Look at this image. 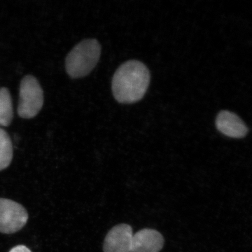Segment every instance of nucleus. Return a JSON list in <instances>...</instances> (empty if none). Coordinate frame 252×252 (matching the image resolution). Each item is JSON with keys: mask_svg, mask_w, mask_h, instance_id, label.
Returning a JSON list of instances; mask_svg holds the SVG:
<instances>
[{"mask_svg": "<svg viewBox=\"0 0 252 252\" xmlns=\"http://www.w3.org/2000/svg\"><path fill=\"white\" fill-rule=\"evenodd\" d=\"M150 72L143 63L127 61L118 68L112 79V92L118 102L131 104L144 97L150 83Z\"/></svg>", "mask_w": 252, "mask_h": 252, "instance_id": "1", "label": "nucleus"}, {"mask_svg": "<svg viewBox=\"0 0 252 252\" xmlns=\"http://www.w3.org/2000/svg\"><path fill=\"white\" fill-rule=\"evenodd\" d=\"M101 46L96 39H86L78 44L67 55L65 68L73 79L86 77L98 63Z\"/></svg>", "mask_w": 252, "mask_h": 252, "instance_id": "2", "label": "nucleus"}, {"mask_svg": "<svg viewBox=\"0 0 252 252\" xmlns=\"http://www.w3.org/2000/svg\"><path fill=\"white\" fill-rule=\"evenodd\" d=\"M44 104V92L39 81L32 75L26 76L21 82L18 115L32 119L37 115Z\"/></svg>", "mask_w": 252, "mask_h": 252, "instance_id": "3", "label": "nucleus"}, {"mask_svg": "<svg viewBox=\"0 0 252 252\" xmlns=\"http://www.w3.org/2000/svg\"><path fill=\"white\" fill-rule=\"evenodd\" d=\"M27 210L21 204L6 198H0V233L13 234L27 223Z\"/></svg>", "mask_w": 252, "mask_h": 252, "instance_id": "4", "label": "nucleus"}, {"mask_svg": "<svg viewBox=\"0 0 252 252\" xmlns=\"http://www.w3.org/2000/svg\"><path fill=\"white\" fill-rule=\"evenodd\" d=\"M132 236L130 225L125 223L116 225L106 235L104 252H130Z\"/></svg>", "mask_w": 252, "mask_h": 252, "instance_id": "5", "label": "nucleus"}, {"mask_svg": "<svg viewBox=\"0 0 252 252\" xmlns=\"http://www.w3.org/2000/svg\"><path fill=\"white\" fill-rule=\"evenodd\" d=\"M163 244V237L158 231L145 228L132 236L130 252H159Z\"/></svg>", "mask_w": 252, "mask_h": 252, "instance_id": "6", "label": "nucleus"}, {"mask_svg": "<svg viewBox=\"0 0 252 252\" xmlns=\"http://www.w3.org/2000/svg\"><path fill=\"white\" fill-rule=\"evenodd\" d=\"M216 126L220 132L232 138H243L248 132L243 121L228 111H222L217 115Z\"/></svg>", "mask_w": 252, "mask_h": 252, "instance_id": "7", "label": "nucleus"}, {"mask_svg": "<svg viewBox=\"0 0 252 252\" xmlns=\"http://www.w3.org/2000/svg\"><path fill=\"white\" fill-rule=\"evenodd\" d=\"M14 117L12 99L6 88L0 89V126L6 127L12 122Z\"/></svg>", "mask_w": 252, "mask_h": 252, "instance_id": "8", "label": "nucleus"}, {"mask_svg": "<svg viewBox=\"0 0 252 252\" xmlns=\"http://www.w3.org/2000/svg\"><path fill=\"white\" fill-rule=\"evenodd\" d=\"M13 158L11 138L4 129L0 127V171L7 168Z\"/></svg>", "mask_w": 252, "mask_h": 252, "instance_id": "9", "label": "nucleus"}, {"mask_svg": "<svg viewBox=\"0 0 252 252\" xmlns=\"http://www.w3.org/2000/svg\"><path fill=\"white\" fill-rule=\"evenodd\" d=\"M9 252H32L31 250L24 245H18L11 249Z\"/></svg>", "mask_w": 252, "mask_h": 252, "instance_id": "10", "label": "nucleus"}]
</instances>
